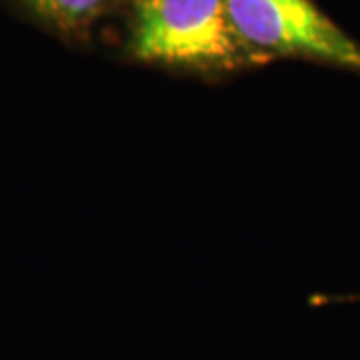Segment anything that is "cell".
Returning <instances> with one entry per match:
<instances>
[{"label": "cell", "instance_id": "cell-2", "mask_svg": "<svg viewBox=\"0 0 360 360\" xmlns=\"http://www.w3.org/2000/svg\"><path fill=\"white\" fill-rule=\"evenodd\" d=\"M232 28L262 65L298 58L360 75V42L314 0H224Z\"/></svg>", "mask_w": 360, "mask_h": 360}, {"label": "cell", "instance_id": "cell-3", "mask_svg": "<svg viewBox=\"0 0 360 360\" xmlns=\"http://www.w3.org/2000/svg\"><path fill=\"white\" fill-rule=\"evenodd\" d=\"M40 25L68 40L89 39L116 0H16Z\"/></svg>", "mask_w": 360, "mask_h": 360}, {"label": "cell", "instance_id": "cell-4", "mask_svg": "<svg viewBox=\"0 0 360 360\" xmlns=\"http://www.w3.org/2000/svg\"><path fill=\"white\" fill-rule=\"evenodd\" d=\"M336 302H360V295H340V296H316L312 298V304H336Z\"/></svg>", "mask_w": 360, "mask_h": 360}, {"label": "cell", "instance_id": "cell-1", "mask_svg": "<svg viewBox=\"0 0 360 360\" xmlns=\"http://www.w3.org/2000/svg\"><path fill=\"white\" fill-rule=\"evenodd\" d=\"M127 56L134 63L219 78L262 63L232 28L224 0H130Z\"/></svg>", "mask_w": 360, "mask_h": 360}]
</instances>
